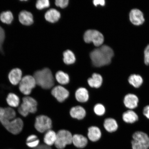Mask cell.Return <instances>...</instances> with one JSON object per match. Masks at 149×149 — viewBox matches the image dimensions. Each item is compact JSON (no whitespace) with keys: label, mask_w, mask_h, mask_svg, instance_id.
<instances>
[{"label":"cell","mask_w":149,"mask_h":149,"mask_svg":"<svg viewBox=\"0 0 149 149\" xmlns=\"http://www.w3.org/2000/svg\"><path fill=\"white\" fill-rule=\"evenodd\" d=\"M113 55L114 53L110 47L103 45L91 52L90 57L95 66L100 67L109 64Z\"/></svg>","instance_id":"1"},{"label":"cell","mask_w":149,"mask_h":149,"mask_svg":"<svg viewBox=\"0 0 149 149\" xmlns=\"http://www.w3.org/2000/svg\"><path fill=\"white\" fill-rule=\"evenodd\" d=\"M36 85L43 89H51L54 85L53 74L49 68H45L41 70L37 71L33 74Z\"/></svg>","instance_id":"2"},{"label":"cell","mask_w":149,"mask_h":149,"mask_svg":"<svg viewBox=\"0 0 149 149\" xmlns=\"http://www.w3.org/2000/svg\"><path fill=\"white\" fill-rule=\"evenodd\" d=\"M37 102L36 100L29 96L23 98V102L18 107V113L22 116L26 117L30 113H34L37 111Z\"/></svg>","instance_id":"3"},{"label":"cell","mask_w":149,"mask_h":149,"mask_svg":"<svg viewBox=\"0 0 149 149\" xmlns=\"http://www.w3.org/2000/svg\"><path fill=\"white\" fill-rule=\"evenodd\" d=\"M131 141L132 149H149V137L146 133L141 131L135 132Z\"/></svg>","instance_id":"4"},{"label":"cell","mask_w":149,"mask_h":149,"mask_svg":"<svg viewBox=\"0 0 149 149\" xmlns=\"http://www.w3.org/2000/svg\"><path fill=\"white\" fill-rule=\"evenodd\" d=\"M72 134L68 130H59L57 133L55 146L58 149H64L67 145L72 144Z\"/></svg>","instance_id":"5"},{"label":"cell","mask_w":149,"mask_h":149,"mask_svg":"<svg viewBox=\"0 0 149 149\" xmlns=\"http://www.w3.org/2000/svg\"><path fill=\"white\" fill-rule=\"evenodd\" d=\"M36 85V81L33 76L26 75L22 78L19 84V88L22 94L25 95H29Z\"/></svg>","instance_id":"6"},{"label":"cell","mask_w":149,"mask_h":149,"mask_svg":"<svg viewBox=\"0 0 149 149\" xmlns=\"http://www.w3.org/2000/svg\"><path fill=\"white\" fill-rule=\"evenodd\" d=\"M85 42H92L96 46H101L104 41V37L101 33L95 30H88L86 31L84 37Z\"/></svg>","instance_id":"7"},{"label":"cell","mask_w":149,"mask_h":149,"mask_svg":"<svg viewBox=\"0 0 149 149\" xmlns=\"http://www.w3.org/2000/svg\"><path fill=\"white\" fill-rule=\"evenodd\" d=\"M35 129L40 133L51 130L52 127V121L49 117L41 115L36 117L35 123Z\"/></svg>","instance_id":"8"},{"label":"cell","mask_w":149,"mask_h":149,"mask_svg":"<svg viewBox=\"0 0 149 149\" xmlns=\"http://www.w3.org/2000/svg\"><path fill=\"white\" fill-rule=\"evenodd\" d=\"M1 124L9 132L14 135L19 134L23 130L24 126L23 121L19 118H16Z\"/></svg>","instance_id":"9"},{"label":"cell","mask_w":149,"mask_h":149,"mask_svg":"<svg viewBox=\"0 0 149 149\" xmlns=\"http://www.w3.org/2000/svg\"><path fill=\"white\" fill-rule=\"evenodd\" d=\"M51 93L57 101L60 102H64L69 96L68 91L61 86H57L54 87L52 89Z\"/></svg>","instance_id":"10"},{"label":"cell","mask_w":149,"mask_h":149,"mask_svg":"<svg viewBox=\"0 0 149 149\" xmlns=\"http://www.w3.org/2000/svg\"><path fill=\"white\" fill-rule=\"evenodd\" d=\"M129 17L130 22L135 25H141L145 22L143 13L138 9H132L130 13Z\"/></svg>","instance_id":"11"},{"label":"cell","mask_w":149,"mask_h":149,"mask_svg":"<svg viewBox=\"0 0 149 149\" xmlns=\"http://www.w3.org/2000/svg\"><path fill=\"white\" fill-rule=\"evenodd\" d=\"M22 72L19 68H16L11 70L8 74L10 83L14 85L19 84L22 79Z\"/></svg>","instance_id":"12"},{"label":"cell","mask_w":149,"mask_h":149,"mask_svg":"<svg viewBox=\"0 0 149 149\" xmlns=\"http://www.w3.org/2000/svg\"><path fill=\"white\" fill-rule=\"evenodd\" d=\"M139 101V98L136 95L129 94L125 97L124 103L127 108L130 109H133L137 107Z\"/></svg>","instance_id":"13"},{"label":"cell","mask_w":149,"mask_h":149,"mask_svg":"<svg viewBox=\"0 0 149 149\" xmlns=\"http://www.w3.org/2000/svg\"><path fill=\"white\" fill-rule=\"evenodd\" d=\"M19 20L24 25L30 26L33 23V16L31 13L26 10L21 11L19 15Z\"/></svg>","instance_id":"14"},{"label":"cell","mask_w":149,"mask_h":149,"mask_svg":"<svg viewBox=\"0 0 149 149\" xmlns=\"http://www.w3.org/2000/svg\"><path fill=\"white\" fill-rule=\"evenodd\" d=\"M72 143L77 148H83L88 144V140L82 135L75 134L72 136Z\"/></svg>","instance_id":"15"},{"label":"cell","mask_w":149,"mask_h":149,"mask_svg":"<svg viewBox=\"0 0 149 149\" xmlns=\"http://www.w3.org/2000/svg\"><path fill=\"white\" fill-rule=\"evenodd\" d=\"M71 116L79 120H82L86 115L85 109L81 106H76L72 107L70 111Z\"/></svg>","instance_id":"16"},{"label":"cell","mask_w":149,"mask_h":149,"mask_svg":"<svg viewBox=\"0 0 149 149\" xmlns=\"http://www.w3.org/2000/svg\"><path fill=\"white\" fill-rule=\"evenodd\" d=\"M102 133L100 128L96 126H91L88 129V139L93 142H96L101 137Z\"/></svg>","instance_id":"17"},{"label":"cell","mask_w":149,"mask_h":149,"mask_svg":"<svg viewBox=\"0 0 149 149\" xmlns=\"http://www.w3.org/2000/svg\"><path fill=\"white\" fill-rule=\"evenodd\" d=\"M88 83L89 86L92 88H100L102 84V78L99 74H93L92 77L88 79Z\"/></svg>","instance_id":"18"},{"label":"cell","mask_w":149,"mask_h":149,"mask_svg":"<svg viewBox=\"0 0 149 149\" xmlns=\"http://www.w3.org/2000/svg\"><path fill=\"white\" fill-rule=\"evenodd\" d=\"M75 98L78 102H85L88 101L89 96L86 88L81 87L77 89L75 92Z\"/></svg>","instance_id":"19"},{"label":"cell","mask_w":149,"mask_h":149,"mask_svg":"<svg viewBox=\"0 0 149 149\" xmlns=\"http://www.w3.org/2000/svg\"><path fill=\"white\" fill-rule=\"evenodd\" d=\"M57 138V133L53 130H49L46 132L44 137L45 144L51 146L54 145Z\"/></svg>","instance_id":"20"},{"label":"cell","mask_w":149,"mask_h":149,"mask_svg":"<svg viewBox=\"0 0 149 149\" xmlns=\"http://www.w3.org/2000/svg\"><path fill=\"white\" fill-rule=\"evenodd\" d=\"M60 13L54 9H51L46 13L45 18L47 21L52 23H55L58 21L60 18Z\"/></svg>","instance_id":"21"},{"label":"cell","mask_w":149,"mask_h":149,"mask_svg":"<svg viewBox=\"0 0 149 149\" xmlns=\"http://www.w3.org/2000/svg\"><path fill=\"white\" fill-rule=\"evenodd\" d=\"M104 126L105 130L109 133L116 131L118 128L116 120L112 118L106 119L104 121Z\"/></svg>","instance_id":"22"},{"label":"cell","mask_w":149,"mask_h":149,"mask_svg":"<svg viewBox=\"0 0 149 149\" xmlns=\"http://www.w3.org/2000/svg\"><path fill=\"white\" fill-rule=\"evenodd\" d=\"M123 119L127 123H133L138 120L139 117L134 111L132 110L127 111L123 115Z\"/></svg>","instance_id":"23"},{"label":"cell","mask_w":149,"mask_h":149,"mask_svg":"<svg viewBox=\"0 0 149 149\" xmlns=\"http://www.w3.org/2000/svg\"><path fill=\"white\" fill-rule=\"evenodd\" d=\"M6 101L8 105L12 107H17L19 106L20 99L16 94L10 93L6 98Z\"/></svg>","instance_id":"24"},{"label":"cell","mask_w":149,"mask_h":149,"mask_svg":"<svg viewBox=\"0 0 149 149\" xmlns=\"http://www.w3.org/2000/svg\"><path fill=\"white\" fill-rule=\"evenodd\" d=\"M16 113L14 110L11 107H7L5 109V112L1 121V123L8 122L16 118Z\"/></svg>","instance_id":"25"},{"label":"cell","mask_w":149,"mask_h":149,"mask_svg":"<svg viewBox=\"0 0 149 149\" xmlns=\"http://www.w3.org/2000/svg\"><path fill=\"white\" fill-rule=\"evenodd\" d=\"M128 81L130 85L136 88H139L143 83L142 77L139 74H132L128 78Z\"/></svg>","instance_id":"26"},{"label":"cell","mask_w":149,"mask_h":149,"mask_svg":"<svg viewBox=\"0 0 149 149\" xmlns=\"http://www.w3.org/2000/svg\"><path fill=\"white\" fill-rule=\"evenodd\" d=\"M56 79L58 82L61 85H66L70 82V77L68 74L59 71L56 74Z\"/></svg>","instance_id":"27"},{"label":"cell","mask_w":149,"mask_h":149,"mask_svg":"<svg viewBox=\"0 0 149 149\" xmlns=\"http://www.w3.org/2000/svg\"><path fill=\"white\" fill-rule=\"evenodd\" d=\"M63 60L65 64L68 65L72 64L75 62V56L70 50H68L65 51L63 54Z\"/></svg>","instance_id":"28"},{"label":"cell","mask_w":149,"mask_h":149,"mask_svg":"<svg viewBox=\"0 0 149 149\" xmlns=\"http://www.w3.org/2000/svg\"><path fill=\"white\" fill-rule=\"evenodd\" d=\"M13 19L12 13L9 11L3 12L0 15V19L3 23L10 24L12 23Z\"/></svg>","instance_id":"29"},{"label":"cell","mask_w":149,"mask_h":149,"mask_svg":"<svg viewBox=\"0 0 149 149\" xmlns=\"http://www.w3.org/2000/svg\"><path fill=\"white\" fill-rule=\"evenodd\" d=\"M40 142V141L38 137H33L26 141V144L29 148L34 149L39 146Z\"/></svg>","instance_id":"30"},{"label":"cell","mask_w":149,"mask_h":149,"mask_svg":"<svg viewBox=\"0 0 149 149\" xmlns=\"http://www.w3.org/2000/svg\"><path fill=\"white\" fill-rule=\"evenodd\" d=\"M94 109L95 113L98 116H102L105 112V108L102 104H96L95 106Z\"/></svg>","instance_id":"31"},{"label":"cell","mask_w":149,"mask_h":149,"mask_svg":"<svg viewBox=\"0 0 149 149\" xmlns=\"http://www.w3.org/2000/svg\"><path fill=\"white\" fill-rule=\"evenodd\" d=\"M49 6V2L48 0H39L36 3V8L39 10H42Z\"/></svg>","instance_id":"32"},{"label":"cell","mask_w":149,"mask_h":149,"mask_svg":"<svg viewBox=\"0 0 149 149\" xmlns=\"http://www.w3.org/2000/svg\"><path fill=\"white\" fill-rule=\"evenodd\" d=\"M5 35L4 30L0 26V52L3 53V45L5 39Z\"/></svg>","instance_id":"33"},{"label":"cell","mask_w":149,"mask_h":149,"mask_svg":"<svg viewBox=\"0 0 149 149\" xmlns=\"http://www.w3.org/2000/svg\"><path fill=\"white\" fill-rule=\"evenodd\" d=\"M68 0H56L55 3L56 6L63 8L68 6Z\"/></svg>","instance_id":"34"},{"label":"cell","mask_w":149,"mask_h":149,"mask_svg":"<svg viewBox=\"0 0 149 149\" xmlns=\"http://www.w3.org/2000/svg\"><path fill=\"white\" fill-rule=\"evenodd\" d=\"M144 60L145 64L149 65V45L146 47L144 52Z\"/></svg>","instance_id":"35"},{"label":"cell","mask_w":149,"mask_h":149,"mask_svg":"<svg viewBox=\"0 0 149 149\" xmlns=\"http://www.w3.org/2000/svg\"><path fill=\"white\" fill-rule=\"evenodd\" d=\"M93 3L96 6L99 5L103 6L105 4V1L104 0H95L93 1Z\"/></svg>","instance_id":"36"},{"label":"cell","mask_w":149,"mask_h":149,"mask_svg":"<svg viewBox=\"0 0 149 149\" xmlns=\"http://www.w3.org/2000/svg\"><path fill=\"white\" fill-rule=\"evenodd\" d=\"M143 114L149 119V105L145 107L143 110Z\"/></svg>","instance_id":"37"},{"label":"cell","mask_w":149,"mask_h":149,"mask_svg":"<svg viewBox=\"0 0 149 149\" xmlns=\"http://www.w3.org/2000/svg\"><path fill=\"white\" fill-rule=\"evenodd\" d=\"M33 149H52L51 146H48L46 144H42L39 145L36 148Z\"/></svg>","instance_id":"38"},{"label":"cell","mask_w":149,"mask_h":149,"mask_svg":"<svg viewBox=\"0 0 149 149\" xmlns=\"http://www.w3.org/2000/svg\"><path fill=\"white\" fill-rule=\"evenodd\" d=\"M4 112L5 109L0 107V123L1 122V121L2 120Z\"/></svg>","instance_id":"39"}]
</instances>
